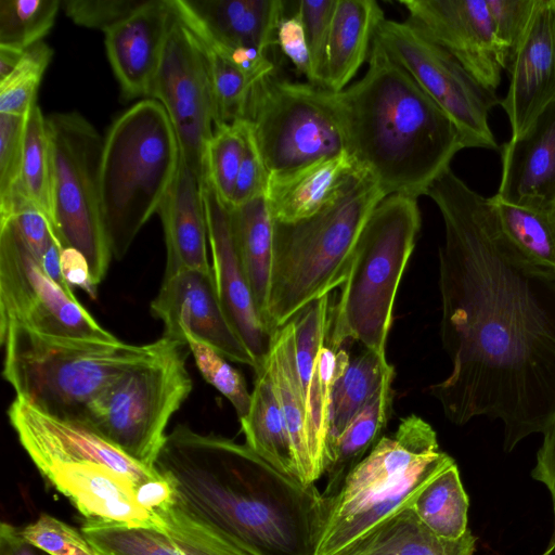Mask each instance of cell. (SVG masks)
<instances>
[{
  "instance_id": "cell-3",
  "label": "cell",
  "mask_w": 555,
  "mask_h": 555,
  "mask_svg": "<svg viewBox=\"0 0 555 555\" xmlns=\"http://www.w3.org/2000/svg\"><path fill=\"white\" fill-rule=\"evenodd\" d=\"M333 98L346 151L386 196L426 195L464 149L451 118L376 37L365 74Z\"/></svg>"
},
{
  "instance_id": "cell-10",
  "label": "cell",
  "mask_w": 555,
  "mask_h": 555,
  "mask_svg": "<svg viewBox=\"0 0 555 555\" xmlns=\"http://www.w3.org/2000/svg\"><path fill=\"white\" fill-rule=\"evenodd\" d=\"M46 119L53 232L63 248H75L85 256L98 286L113 258L100 203L103 139L77 112L52 113Z\"/></svg>"
},
{
  "instance_id": "cell-14",
  "label": "cell",
  "mask_w": 555,
  "mask_h": 555,
  "mask_svg": "<svg viewBox=\"0 0 555 555\" xmlns=\"http://www.w3.org/2000/svg\"><path fill=\"white\" fill-rule=\"evenodd\" d=\"M149 96L165 108L181 160L202 181L205 151L215 129L214 93L203 48L175 12Z\"/></svg>"
},
{
  "instance_id": "cell-1",
  "label": "cell",
  "mask_w": 555,
  "mask_h": 555,
  "mask_svg": "<svg viewBox=\"0 0 555 555\" xmlns=\"http://www.w3.org/2000/svg\"><path fill=\"white\" fill-rule=\"evenodd\" d=\"M444 223L440 337L450 375L429 387L446 417L501 420L503 449L555 417V271L503 231L491 197L449 168L429 186Z\"/></svg>"
},
{
  "instance_id": "cell-22",
  "label": "cell",
  "mask_w": 555,
  "mask_h": 555,
  "mask_svg": "<svg viewBox=\"0 0 555 555\" xmlns=\"http://www.w3.org/2000/svg\"><path fill=\"white\" fill-rule=\"evenodd\" d=\"M506 204L543 208L555 204V100L502 149V175L494 195Z\"/></svg>"
},
{
  "instance_id": "cell-19",
  "label": "cell",
  "mask_w": 555,
  "mask_h": 555,
  "mask_svg": "<svg viewBox=\"0 0 555 555\" xmlns=\"http://www.w3.org/2000/svg\"><path fill=\"white\" fill-rule=\"evenodd\" d=\"M413 26L449 51L482 86L500 85V57L485 0H402Z\"/></svg>"
},
{
  "instance_id": "cell-52",
  "label": "cell",
  "mask_w": 555,
  "mask_h": 555,
  "mask_svg": "<svg viewBox=\"0 0 555 555\" xmlns=\"http://www.w3.org/2000/svg\"><path fill=\"white\" fill-rule=\"evenodd\" d=\"M25 50L0 46V81L7 78L18 65Z\"/></svg>"
},
{
  "instance_id": "cell-21",
  "label": "cell",
  "mask_w": 555,
  "mask_h": 555,
  "mask_svg": "<svg viewBox=\"0 0 555 555\" xmlns=\"http://www.w3.org/2000/svg\"><path fill=\"white\" fill-rule=\"evenodd\" d=\"M506 70L509 85L501 105L516 137L555 100V0H538Z\"/></svg>"
},
{
  "instance_id": "cell-5",
  "label": "cell",
  "mask_w": 555,
  "mask_h": 555,
  "mask_svg": "<svg viewBox=\"0 0 555 555\" xmlns=\"http://www.w3.org/2000/svg\"><path fill=\"white\" fill-rule=\"evenodd\" d=\"M386 195L362 172L334 202L296 222L273 221L267 325L271 334L345 282L361 232Z\"/></svg>"
},
{
  "instance_id": "cell-42",
  "label": "cell",
  "mask_w": 555,
  "mask_h": 555,
  "mask_svg": "<svg viewBox=\"0 0 555 555\" xmlns=\"http://www.w3.org/2000/svg\"><path fill=\"white\" fill-rule=\"evenodd\" d=\"M503 69H507L528 28L538 0H485Z\"/></svg>"
},
{
  "instance_id": "cell-23",
  "label": "cell",
  "mask_w": 555,
  "mask_h": 555,
  "mask_svg": "<svg viewBox=\"0 0 555 555\" xmlns=\"http://www.w3.org/2000/svg\"><path fill=\"white\" fill-rule=\"evenodd\" d=\"M172 20L170 0H147L104 33L108 62L125 99L149 96Z\"/></svg>"
},
{
  "instance_id": "cell-7",
  "label": "cell",
  "mask_w": 555,
  "mask_h": 555,
  "mask_svg": "<svg viewBox=\"0 0 555 555\" xmlns=\"http://www.w3.org/2000/svg\"><path fill=\"white\" fill-rule=\"evenodd\" d=\"M179 165L175 129L156 100L140 101L112 124L103 140L100 203L113 258L127 254L158 211Z\"/></svg>"
},
{
  "instance_id": "cell-8",
  "label": "cell",
  "mask_w": 555,
  "mask_h": 555,
  "mask_svg": "<svg viewBox=\"0 0 555 555\" xmlns=\"http://www.w3.org/2000/svg\"><path fill=\"white\" fill-rule=\"evenodd\" d=\"M421 224L417 198L388 195L374 208L331 304L327 334L334 343H357L386 357L398 287Z\"/></svg>"
},
{
  "instance_id": "cell-17",
  "label": "cell",
  "mask_w": 555,
  "mask_h": 555,
  "mask_svg": "<svg viewBox=\"0 0 555 555\" xmlns=\"http://www.w3.org/2000/svg\"><path fill=\"white\" fill-rule=\"evenodd\" d=\"M151 312L163 322V336L185 343L182 333L189 331L228 360L256 370L255 359L221 307L212 271L184 270L164 276Z\"/></svg>"
},
{
  "instance_id": "cell-34",
  "label": "cell",
  "mask_w": 555,
  "mask_h": 555,
  "mask_svg": "<svg viewBox=\"0 0 555 555\" xmlns=\"http://www.w3.org/2000/svg\"><path fill=\"white\" fill-rule=\"evenodd\" d=\"M468 496L454 462L420 491L409 508L437 535L457 540L468 530Z\"/></svg>"
},
{
  "instance_id": "cell-20",
  "label": "cell",
  "mask_w": 555,
  "mask_h": 555,
  "mask_svg": "<svg viewBox=\"0 0 555 555\" xmlns=\"http://www.w3.org/2000/svg\"><path fill=\"white\" fill-rule=\"evenodd\" d=\"M39 473L87 519L167 530V524L143 508L138 486L109 466L92 460L38 461Z\"/></svg>"
},
{
  "instance_id": "cell-46",
  "label": "cell",
  "mask_w": 555,
  "mask_h": 555,
  "mask_svg": "<svg viewBox=\"0 0 555 555\" xmlns=\"http://www.w3.org/2000/svg\"><path fill=\"white\" fill-rule=\"evenodd\" d=\"M146 2L147 0H61V7L77 25L106 33Z\"/></svg>"
},
{
  "instance_id": "cell-36",
  "label": "cell",
  "mask_w": 555,
  "mask_h": 555,
  "mask_svg": "<svg viewBox=\"0 0 555 555\" xmlns=\"http://www.w3.org/2000/svg\"><path fill=\"white\" fill-rule=\"evenodd\" d=\"M16 192L39 207L52 225L50 139L46 116L37 103L26 115L22 175Z\"/></svg>"
},
{
  "instance_id": "cell-51",
  "label": "cell",
  "mask_w": 555,
  "mask_h": 555,
  "mask_svg": "<svg viewBox=\"0 0 555 555\" xmlns=\"http://www.w3.org/2000/svg\"><path fill=\"white\" fill-rule=\"evenodd\" d=\"M0 555H49L28 543L20 528L3 521L0 527Z\"/></svg>"
},
{
  "instance_id": "cell-45",
  "label": "cell",
  "mask_w": 555,
  "mask_h": 555,
  "mask_svg": "<svg viewBox=\"0 0 555 555\" xmlns=\"http://www.w3.org/2000/svg\"><path fill=\"white\" fill-rule=\"evenodd\" d=\"M26 116L0 114V208L20 185Z\"/></svg>"
},
{
  "instance_id": "cell-43",
  "label": "cell",
  "mask_w": 555,
  "mask_h": 555,
  "mask_svg": "<svg viewBox=\"0 0 555 555\" xmlns=\"http://www.w3.org/2000/svg\"><path fill=\"white\" fill-rule=\"evenodd\" d=\"M335 5L336 0H302L298 2L295 12L302 23L310 55L311 79L309 83L323 89L327 44Z\"/></svg>"
},
{
  "instance_id": "cell-49",
  "label": "cell",
  "mask_w": 555,
  "mask_h": 555,
  "mask_svg": "<svg viewBox=\"0 0 555 555\" xmlns=\"http://www.w3.org/2000/svg\"><path fill=\"white\" fill-rule=\"evenodd\" d=\"M61 270L68 285L78 286L91 299L96 298L98 286L93 283L88 261L80 251L72 247L63 248L61 251Z\"/></svg>"
},
{
  "instance_id": "cell-33",
  "label": "cell",
  "mask_w": 555,
  "mask_h": 555,
  "mask_svg": "<svg viewBox=\"0 0 555 555\" xmlns=\"http://www.w3.org/2000/svg\"><path fill=\"white\" fill-rule=\"evenodd\" d=\"M393 378H388L353 416L334 444L324 466L327 475L324 496L335 494L347 474L382 438L392 410Z\"/></svg>"
},
{
  "instance_id": "cell-39",
  "label": "cell",
  "mask_w": 555,
  "mask_h": 555,
  "mask_svg": "<svg viewBox=\"0 0 555 555\" xmlns=\"http://www.w3.org/2000/svg\"><path fill=\"white\" fill-rule=\"evenodd\" d=\"M246 122L218 125L207 143L204 171L219 197L231 207L233 190L245 150Z\"/></svg>"
},
{
  "instance_id": "cell-47",
  "label": "cell",
  "mask_w": 555,
  "mask_h": 555,
  "mask_svg": "<svg viewBox=\"0 0 555 555\" xmlns=\"http://www.w3.org/2000/svg\"><path fill=\"white\" fill-rule=\"evenodd\" d=\"M269 175L246 122L245 150L233 190L231 207H237L264 196Z\"/></svg>"
},
{
  "instance_id": "cell-25",
  "label": "cell",
  "mask_w": 555,
  "mask_h": 555,
  "mask_svg": "<svg viewBox=\"0 0 555 555\" xmlns=\"http://www.w3.org/2000/svg\"><path fill=\"white\" fill-rule=\"evenodd\" d=\"M361 173L347 151L293 170L270 173L266 199L273 221L296 222L315 215Z\"/></svg>"
},
{
  "instance_id": "cell-44",
  "label": "cell",
  "mask_w": 555,
  "mask_h": 555,
  "mask_svg": "<svg viewBox=\"0 0 555 555\" xmlns=\"http://www.w3.org/2000/svg\"><path fill=\"white\" fill-rule=\"evenodd\" d=\"M20 531L28 543L49 555H95L80 530L47 513Z\"/></svg>"
},
{
  "instance_id": "cell-48",
  "label": "cell",
  "mask_w": 555,
  "mask_h": 555,
  "mask_svg": "<svg viewBox=\"0 0 555 555\" xmlns=\"http://www.w3.org/2000/svg\"><path fill=\"white\" fill-rule=\"evenodd\" d=\"M276 44L309 82L311 79L310 55L302 23L296 13L292 16H284L280 22L276 30Z\"/></svg>"
},
{
  "instance_id": "cell-16",
  "label": "cell",
  "mask_w": 555,
  "mask_h": 555,
  "mask_svg": "<svg viewBox=\"0 0 555 555\" xmlns=\"http://www.w3.org/2000/svg\"><path fill=\"white\" fill-rule=\"evenodd\" d=\"M160 517L165 532L87 518L80 531L95 555H253L178 499Z\"/></svg>"
},
{
  "instance_id": "cell-12",
  "label": "cell",
  "mask_w": 555,
  "mask_h": 555,
  "mask_svg": "<svg viewBox=\"0 0 555 555\" xmlns=\"http://www.w3.org/2000/svg\"><path fill=\"white\" fill-rule=\"evenodd\" d=\"M16 324L38 335L115 341L80 304L55 282L30 251L11 219L0 220V328Z\"/></svg>"
},
{
  "instance_id": "cell-15",
  "label": "cell",
  "mask_w": 555,
  "mask_h": 555,
  "mask_svg": "<svg viewBox=\"0 0 555 555\" xmlns=\"http://www.w3.org/2000/svg\"><path fill=\"white\" fill-rule=\"evenodd\" d=\"M333 293L304 307L292 319L296 362L306 403L307 439L314 480L324 474L332 388L345 372L350 354L327 335Z\"/></svg>"
},
{
  "instance_id": "cell-18",
  "label": "cell",
  "mask_w": 555,
  "mask_h": 555,
  "mask_svg": "<svg viewBox=\"0 0 555 555\" xmlns=\"http://www.w3.org/2000/svg\"><path fill=\"white\" fill-rule=\"evenodd\" d=\"M201 188L216 292L229 322L256 361V373L266 364L272 334L257 309L242 269L230 207L219 197L206 175L202 177Z\"/></svg>"
},
{
  "instance_id": "cell-37",
  "label": "cell",
  "mask_w": 555,
  "mask_h": 555,
  "mask_svg": "<svg viewBox=\"0 0 555 555\" xmlns=\"http://www.w3.org/2000/svg\"><path fill=\"white\" fill-rule=\"evenodd\" d=\"M184 25L202 46L208 64L215 101V127L242 119L254 83L205 33Z\"/></svg>"
},
{
  "instance_id": "cell-28",
  "label": "cell",
  "mask_w": 555,
  "mask_h": 555,
  "mask_svg": "<svg viewBox=\"0 0 555 555\" xmlns=\"http://www.w3.org/2000/svg\"><path fill=\"white\" fill-rule=\"evenodd\" d=\"M266 364L292 439L299 481L306 486L313 485L315 480L308 450L306 403L297 369L292 320L272 334Z\"/></svg>"
},
{
  "instance_id": "cell-4",
  "label": "cell",
  "mask_w": 555,
  "mask_h": 555,
  "mask_svg": "<svg viewBox=\"0 0 555 555\" xmlns=\"http://www.w3.org/2000/svg\"><path fill=\"white\" fill-rule=\"evenodd\" d=\"M454 460L439 448L434 428L417 415L401 420L347 474L338 491L324 496L313 555H340L397 513Z\"/></svg>"
},
{
  "instance_id": "cell-6",
  "label": "cell",
  "mask_w": 555,
  "mask_h": 555,
  "mask_svg": "<svg viewBox=\"0 0 555 555\" xmlns=\"http://www.w3.org/2000/svg\"><path fill=\"white\" fill-rule=\"evenodd\" d=\"M3 378L16 397L63 420L86 423L90 403L120 374L153 354L162 337L145 345L119 339H56L16 324L0 328Z\"/></svg>"
},
{
  "instance_id": "cell-2",
  "label": "cell",
  "mask_w": 555,
  "mask_h": 555,
  "mask_svg": "<svg viewBox=\"0 0 555 555\" xmlns=\"http://www.w3.org/2000/svg\"><path fill=\"white\" fill-rule=\"evenodd\" d=\"M154 467L185 507L250 554H314L323 493L281 473L248 446L178 425Z\"/></svg>"
},
{
  "instance_id": "cell-41",
  "label": "cell",
  "mask_w": 555,
  "mask_h": 555,
  "mask_svg": "<svg viewBox=\"0 0 555 555\" xmlns=\"http://www.w3.org/2000/svg\"><path fill=\"white\" fill-rule=\"evenodd\" d=\"M182 335L204 379L230 401L238 420L244 417L250 405L251 393L242 373L221 353L189 331H183Z\"/></svg>"
},
{
  "instance_id": "cell-26",
  "label": "cell",
  "mask_w": 555,
  "mask_h": 555,
  "mask_svg": "<svg viewBox=\"0 0 555 555\" xmlns=\"http://www.w3.org/2000/svg\"><path fill=\"white\" fill-rule=\"evenodd\" d=\"M157 212L162 219L167 250L164 276L184 270L211 271L201 180L181 158L175 180Z\"/></svg>"
},
{
  "instance_id": "cell-31",
  "label": "cell",
  "mask_w": 555,
  "mask_h": 555,
  "mask_svg": "<svg viewBox=\"0 0 555 555\" xmlns=\"http://www.w3.org/2000/svg\"><path fill=\"white\" fill-rule=\"evenodd\" d=\"M477 538L468 529L457 540L434 533L411 508L378 525L340 555H473Z\"/></svg>"
},
{
  "instance_id": "cell-53",
  "label": "cell",
  "mask_w": 555,
  "mask_h": 555,
  "mask_svg": "<svg viewBox=\"0 0 555 555\" xmlns=\"http://www.w3.org/2000/svg\"><path fill=\"white\" fill-rule=\"evenodd\" d=\"M554 509V532L548 544V547L541 555H555V501H553Z\"/></svg>"
},
{
  "instance_id": "cell-29",
  "label": "cell",
  "mask_w": 555,
  "mask_h": 555,
  "mask_svg": "<svg viewBox=\"0 0 555 555\" xmlns=\"http://www.w3.org/2000/svg\"><path fill=\"white\" fill-rule=\"evenodd\" d=\"M250 393L248 412L240 418L245 444L274 468L299 481L292 439L267 364L256 372Z\"/></svg>"
},
{
  "instance_id": "cell-40",
  "label": "cell",
  "mask_w": 555,
  "mask_h": 555,
  "mask_svg": "<svg viewBox=\"0 0 555 555\" xmlns=\"http://www.w3.org/2000/svg\"><path fill=\"white\" fill-rule=\"evenodd\" d=\"M52 56L53 50L42 41L25 50L15 69L0 81V114L27 115Z\"/></svg>"
},
{
  "instance_id": "cell-50",
  "label": "cell",
  "mask_w": 555,
  "mask_h": 555,
  "mask_svg": "<svg viewBox=\"0 0 555 555\" xmlns=\"http://www.w3.org/2000/svg\"><path fill=\"white\" fill-rule=\"evenodd\" d=\"M543 435V442L537 453V463L531 476L546 486L555 501V417Z\"/></svg>"
},
{
  "instance_id": "cell-11",
  "label": "cell",
  "mask_w": 555,
  "mask_h": 555,
  "mask_svg": "<svg viewBox=\"0 0 555 555\" xmlns=\"http://www.w3.org/2000/svg\"><path fill=\"white\" fill-rule=\"evenodd\" d=\"M242 120L269 173L293 170L346 152L333 92L264 76L251 87Z\"/></svg>"
},
{
  "instance_id": "cell-13",
  "label": "cell",
  "mask_w": 555,
  "mask_h": 555,
  "mask_svg": "<svg viewBox=\"0 0 555 555\" xmlns=\"http://www.w3.org/2000/svg\"><path fill=\"white\" fill-rule=\"evenodd\" d=\"M375 37L451 118L464 149H499L488 124L489 112L499 104L495 91L408 21L385 18Z\"/></svg>"
},
{
  "instance_id": "cell-24",
  "label": "cell",
  "mask_w": 555,
  "mask_h": 555,
  "mask_svg": "<svg viewBox=\"0 0 555 555\" xmlns=\"http://www.w3.org/2000/svg\"><path fill=\"white\" fill-rule=\"evenodd\" d=\"M176 15L225 48H255L264 53L276 44L284 17L281 0H170Z\"/></svg>"
},
{
  "instance_id": "cell-9",
  "label": "cell",
  "mask_w": 555,
  "mask_h": 555,
  "mask_svg": "<svg viewBox=\"0 0 555 555\" xmlns=\"http://www.w3.org/2000/svg\"><path fill=\"white\" fill-rule=\"evenodd\" d=\"M186 347L162 336L153 354L126 370L90 403L83 425L155 468L168 423L192 391Z\"/></svg>"
},
{
  "instance_id": "cell-38",
  "label": "cell",
  "mask_w": 555,
  "mask_h": 555,
  "mask_svg": "<svg viewBox=\"0 0 555 555\" xmlns=\"http://www.w3.org/2000/svg\"><path fill=\"white\" fill-rule=\"evenodd\" d=\"M61 0H0V46L26 50L52 28Z\"/></svg>"
},
{
  "instance_id": "cell-27",
  "label": "cell",
  "mask_w": 555,
  "mask_h": 555,
  "mask_svg": "<svg viewBox=\"0 0 555 555\" xmlns=\"http://www.w3.org/2000/svg\"><path fill=\"white\" fill-rule=\"evenodd\" d=\"M375 0H336L327 44L324 89L348 87L369 60L378 26L385 20Z\"/></svg>"
},
{
  "instance_id": "cell-32",
  "label": "cell",
  "mask_w": 555,
  "mask_h": 555,
  "mask_svg": "<svg viewBox=\"0 0 555 555\" xmlns=\"http://www.w3.org/2000/svg\"><path fill=\"white\" fill-rule=\"evenodd\" d=\"M388 378H395V369L386 357L364 347L357 354L350 356L345 372L335 382L331 392L325 462L353 416Z\"/></svg>"
},
{
  "instance_id": "cell-30",
  "label": "cell",
  "mask_w": 555,
  "mask_h": 555,
  "mask_svg": "<svg viewBox=\"0 0 555 555\" xmlns=\"http://www.w3.org/2000/svg\"><path fill=\"white\" fill-rule=\"evenodd\" d=\"M230 214L237 256L257 309L267 325L273 264V219L266 195L230 207Z\"/></svg>"
},
{
  "instance_id": "cell-35",
  "label": "cell",
  "mask_w": 555,
  "mask_h": 555,
  "mask_svg": "<svg viewBox=\"0 0 555 555\" xmlns=\"http://www.w3.org/2000/svg\"><path fill=\"white\" fill-rule=\"evenodd\" d=\"M501 227L509 240L537 263L555 271V204L519 207L491 197Z\"/></svg>"
}]
</instances>
